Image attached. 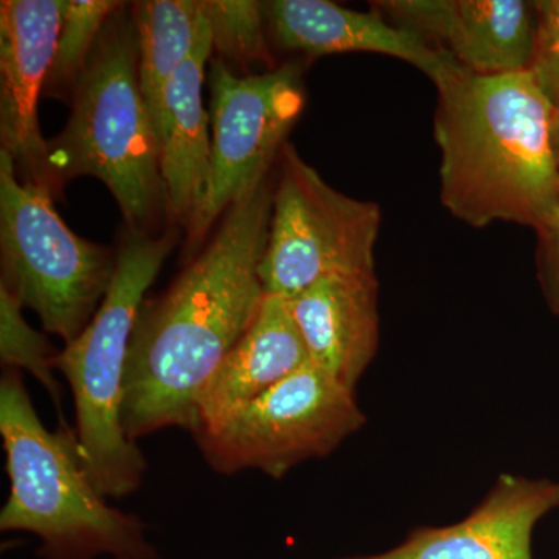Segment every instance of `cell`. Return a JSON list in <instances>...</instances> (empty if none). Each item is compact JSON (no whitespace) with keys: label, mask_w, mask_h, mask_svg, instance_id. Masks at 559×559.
<instances>
[{"label":"cell","mask_w":559,"mask_h":559,"mask_svg":"<svg viewBox=\"0 0 559 559\" xmlns=\"http://www.w3.org/2000/svg\"><path fill=\"white\" fill-rule=\"evenodd\" d=\"M371 9L417 33L477 75L525 72L535 5L525 0H382Z\"/></svg>","instance_id":"obj_11"},{"label":"cell","mask_w":559,"mask_h":559,"mask_svg":"<svg viewBox=\"0 0 559 559\" xmlns=\"http://www.w3.org/2000/svg\"><path fill=\"white\" fill-rule=\"evenodd\" d=\"M22 310L24 307L16 297L0 285V360L3 370L31 371L60 407L62 389L55 378L60 352L51 347L43 333L25 322Z\"/></svg>","instance_id":"obj_20"},{"label":"cell","mask_w":559,"mask_h":559,"mask_svg":"<svg viewBox=\"0 0 559 559\" xmlns=\"http://www.w3.org/2000/svg\"><path fill=\"white\" fill-rule=\"evenodd\" d=\"M271 176L231 204L212 240L170 288L140 308L132 333L121 419L131 440L197 426V401L259 316L266 293Z\"/></svg>","instance_id":"obj_1"},{"label":"cell","mask_w":559,"mask_h":559,"mask_svg":"<svg viewBox=\"0 0 559 559\" xmlns=\"http://www.w3.org/2000/svg\"><path fill=\"white\" fill-rule=\"evenodd\" d=\"M209 69L212 173L204 202L187 227L189 250L201 245L231 204L270 178L307 105L299 61L245 76L216 58Z\"/></svg>","instance_id":"obj_9"},{"label":"cell","mask_w":559,"mask_h":559,"mask_svg":"<svg viewBox=\"0 0 559 559\" xmlns=\"http://www.w3.org/2000/svg\"><path fill=\"white\" fill-rule=\"evenodd\" d=\"M47 150L58 189L94 176L108 187L128 229L154 234L167 213L160 140L140 90L131 3L102 28L70 98L68 123Z\"/></svg>","instance_id":"obj_3"},{"label":"cell","mask_w":559,"mask_h":559,"mask_svg":"<svg viewBox=\"0 0 559 559\" xmlns=\"http://www.w3.org/2000/svg\"><path fill=\"white\" fill-rule=\"evenodd\" d=\"M0 436L10 479L2 532L38 536L44 559H157L143 522L108 506L92 484L76 432L40 423L20 370L0 380Z\"/></svg>","instance_id":"obj_4"},{"label":"cell","mask_w":559,"mask_h":559,"mask_svg":"<svg viewBox=\"0 0 559 559\" xmlns=\"http://www.w3.org/2000/svg\"><path fill=\"white\" fill-rule=\"evenodd\" d=\"M212 31L216 60L229 69L252 64L274 69L263 2L253 0H198Z\"/></svg>","instance_id":"obj_18"},{"label":"cell","mask_w":559,"mask_h":559,"mask_svg":"<svg viewBox=\"0 0 559 559\" xmlns=\"http://www.w3.org/2000/svg\"><path fill=\"white\" fill-rule=\"evenodd\" d=\"M366 421L356 390L310 362L193 436L216 473L259 469L283 479L300 463L336 451Z\"/></svg>","instance_id":"obj_7"},{"label":"cell","mask_w":559,"mask_h":559,"mask_svg":"<svg viewBox=\"0 0 559 559\" xmlns=\"http://www.w3.org/2000/svg\"><path fill=\"white\" fill-rule=\"evenodd\" d=\"M536 275L547 307L559 319V207L536 229Z\"/></svg>","instance_id":"obj_22"},{"label":"cell","mask_w":559,"mask_h":559,"mask_svg":"<svg viewBox=\"0 0 559 559\" xmlns=\"http://www.w3.org/2000/svg\"><path fill=\"white\" fill-rule=\"evenodd\" d=\"M212 53V31L202 14L194 49L168 83L162 105L165 207L168 218L186 230L204 202L212 173V128L202 94Z\"/></svg>","instance_id":"obj_15"},{"label":"cell","mask_w":559,"mask_h":559,"mask_svg":"<svg viewBox=\"0 0 559 559\" xmlns=\"http://www.w3.org/2000/svg\"><path fill=\"white\" fill-rule=\"evenodd\" d=\"M307 364L310 356L289 300L266 294L250 329L202 389L193 432L259 399Z\"/></svg>","instance_id":"obj_16"},{"label":"cell","mask_w":559,"mask_h":559,"mask_svg":"<svg viewBox=\"0 0 559 559\" xmlns=\"http://www.w3.org/2000/svg\"><path fill=\"white\" fill-rule=\"evenodd\" d=\"M277 164L260 264L264 293L293 299L326 275L374 272L380 205L333 189L289 142Z\"/></svg>","instance_id":"obj_8"},{"label":"cell","mask_w":559,"mask_h":559,"mask_svg":"<svg viewBox=\"0 0 559 559\" xmlns=\"http://www.w3.org/2000/svg\"><path fill=\"white\" fill-rule=\"evenodd\" d=\"M555 138H557V151H558V159H559V130L555 132Z\"/></svg>","instance_id":"obj_23"},{"label":"cell","mask_w":559,"mask_h":559,"mask_svg":"<svg viewBox=\"0 0 559 559\" xmlns=\"http://www.w3.org/2000/svg\"><path fill=\"white\" fill-rule=\"evenodd\" d=\"M178 237L173 229L154 235L127 227L105 300L86 330L57 358V370L69 381L75 401L81 462L106 499L138 491L146 471L145 455L124 432L121 419L124 374L143 297Z\"/></svg>","instance_id":"obj_5"},{"label":"cell","mask_w":559,"mask_h":559,"mask_svg":"<svg viewBox=\"0 0 559 559\" xmlns=\"http://www.w3.org/2000/svg\"><path fill=\"white\" fill-rule=\"evenodd\" d=\"M64 0H3L0 3V151L17 178L58 197L49 150L39 128L38 105L62 21Z\"/></svg>","instance_id":"obj_10"},{"label":"cell","mask_w":559,"mask_h":559,"mask_svg":"<svg viewBox=\"0 0 559 559\" xmlns=\"http://www.w3.org/2000/svg\"><path fill=\"white\" fill-rule=\"evenodd\" d=\"M433 86L443 207L474 229H538L559 207V159L554 109L533 76L457 64Z\"/></svg>","instance_id":"obj_2"},{"label":"cell","mask_w":559,"mask_h":559,"mask_svg":"<svg viewBox=\"0 0 559 559\" xmlns=\"http://www.w3.org/2000/svg\"><path fill=\"white\" fill-rule=\"evenodd\" d=\"M535 40L527 72L549 100L559 130V0H536Z\"/></svg>","instance_id":"obj_21"},{"label":"cell","mask_w":559,"mask_h":559,"mask_svg":"<svg viewBox=\"0 0 559 559\" xmlns=\"http://www.w3.org/2000/svg\"><path fill=\"white\" fill-rule=\"evenodd\" d=\"M559 509V481L500 474L468 516L418 527L384 554L340 559H533V532Z\"/></svg>","instance_id":"obj_12"},{"label":"cell","mask_w":559,"mask_h":559,"mask_svg":"<svg viewBox=\"0 0 559 559\" xmlns=\"http://www.w3.org/2000/svg\"><path fill=\"white\" fill-rule=\"evenodd\" d=\"M380 283L374 272L331 274L289 300L312 366L356 385L380 347Z\"/></svg>","instance_id":"obj_14"},{"label":"cell","mask_w":559,"mask_h":559,"mask_svg":"<svg viewBox=\"0 0 559 559\" xmlns=\"http://www.w3.org/2000/svg\"><path fill=\"white\" fill-rule=\"evenodd\" d=\"M138 32L139 81L159 135L168 83L190 57L200 32L198 0H140L131 3Z\"/></svg>","instance_id":"obj_17"},{"label":"cell","mask_w":559,"mask_h":559,"mask_svg":"<svg viewBox=\"0 0 559 559\" xmlns=\"http://www.w3.org/2000/svg\"><path fill=\"white\" fill-rule=\"evenodd\" d=\"M263 7L271 40L282 50L308 57L353 51L385 55L414 66L432 83L459 64L447 51L373 9L367 13L329 0H271Z\"/></svg>","instance_id":"obj_13"},{"label":"cell","mask_w":559,"mask_h":559,"mask_svg":"<svg viewBox=\"0 0 559 559\" xmlns=\"http://www.w3.org/2000/svg\"><path fill=\"white\" fill-rule=\"evenodd\" d=\"M121 5L123 2L114 0H64L57 51L44 95L70 102L102 28Z\"/></svg>","instance_id":"obj_19"},{"label":"cell","mask_w":559,"mask_h":559,"mask_svg":"<svg viewBox=\"0 0 559 559\" xmlns=\"http://www.w3.org/2000/svg\"><path fill=\"white\" fill-rule=\"evenodd\" d=\"M49 191L17 178L0 151V285L35 311L66 345L97 314L117 267V252L66 226Z\"/></svg>","instance_id":"obj_6"}]
</instances>
